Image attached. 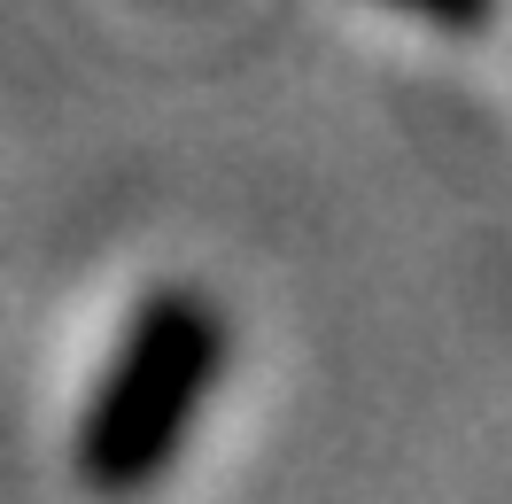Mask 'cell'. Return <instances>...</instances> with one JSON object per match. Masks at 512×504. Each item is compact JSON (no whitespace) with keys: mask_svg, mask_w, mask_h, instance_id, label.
Segmentation results:
<instances>
[{"mask_svg":"<svg viewBox=\"0 0 512 504\" xmlns=\"http://www.w3.org/2000/svg\"><path fill=\"white\" fill-rule=\"evenodd\" d=\"M396 8H412V16H427V24H450V32L489 24V0H396Z\"/></svg>","mask_w":512,"mask_h":504,"instance_id":"2","label":"cell"},{"mask_svg":"<svg viewBox=\"0 0 512 504\" xmlns=\"http://www.w3.org/2000/svg\"><path fill=\"white\" fill-rule=\"evenodd\" d=\"M218 357H225L218 311L202 295H179V287L156 295L132 318L125 349H117V365H109L94 411L78 427V473L94 489H140L148 473H163L202 388L218 380Z\"/></svg>","mask_w":512,"mask_h":504,"instance_id":"1","label":"cell"}]
</instances>
